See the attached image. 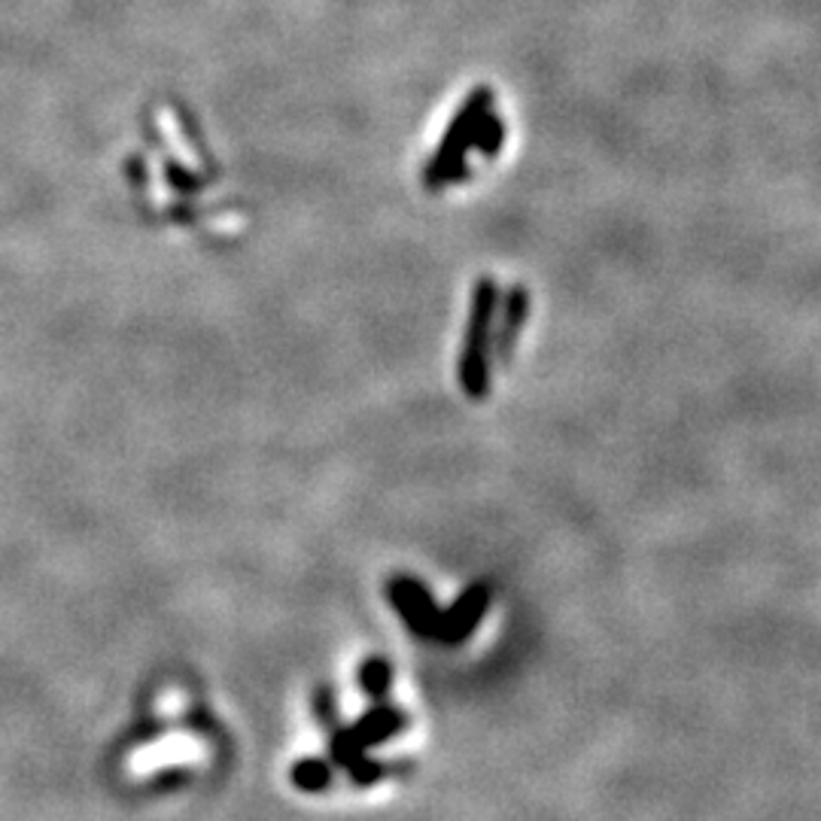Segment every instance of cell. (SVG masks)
Returning <instances> with one entry per match:
<instances>
[{
	"label": "cell",
	"mask_w": 821,
	"mask_h": 821,
	"mask_svg": "<svg viewBox=\"0 0 821 821\" xmlns=\"http://www.w3.org/2000/svg\"><path fill=\"white\" fill-rule=\"evenodd\" d=\"M503 144H505V119L491 110L487 116H484L478 135H475V147H478V152L484 156V159H493V156H499Z\"/></svg>",
	"instance_id": "obj_8"
},
{
	"label": "cell",
	"mask_w": 821,
	"mask_h": 821,
	"mask_svg": "<svg viewBox=\"0 0 821 821\" xmlns=\"http://www.w3.org/2000/svg\"><path fill=\"white\" fill-rule=\"evenodd\" d=\"M359 682L366 687L368 697H383L387 687H390V663L383 657H368L359 670Z\"/></svg>",
	"instance_id": "obj_9"
},
{
	"label": "cell",
	"mask_w": 821,
	"mask_h": 821,
	"mask_svg": "<svg viewBox=\"0 0 821 821\" xmlns=\"http://www.w3.org/2000/svg\"><path fill=\"white\" fill-rule=\"evenodd\" d=\"M347 770H350V779H354L356 785H368L371 779H378L380 776V767L375 764V760H368V758H354L350 764H347Z\"/></svg>",
	"instance_id": "obj_10"
},
{
	"label": "cell",
	"mask_w": 821,
	"mask_h": 821,
	"mask_svg": "<svg viewBox=\"0 0 821 821\" xmlns=\"http://www.w3.org/2000/svg\"><path fill=\"white\" fill-rule=\"evenodd\" d=\"M290 779L298 791L305 794H319L331 785V764L323 758H302L295 760L293 770H290Z\"/></svg>",
	"instance_id": "obj_7"
},
{
	"label": "cell",
	"mask_w": 821,
	"mask_h": 821,
	"mask_svg": "<svg viewBox=\"0 0 821 821\" xmlns=\"http://www.w3.org/2000/svg\"><path fill=\"white\" fill-rule=\"evenodd\" d=\"M399 727H402V715L396 709H387V706H383V709L368 712L366 718H359L354 727L338 730V734L331 736V760L347 767V764L354 758H359L368 746L383 743V739L396 734Z\"/></svg>",
	"instance_id": "obj_3"
},
{
	"label": "cell",
	"mask_w": 821,
	"mask_h": 821,
	"mask_svg": "<svg viewBox=\"0 0 821 821\" xmlns=\"http://www.w3.org/2000/svg\"><path fill=\"white\" fill-rule=\"evenodd\" d=\"M503 290L484 274L472 286V302H469V323L463 335V354L456 362V378L469 399L481 402L491 390V362H493V323L499 310Z\"/></svg>",
	"instance_id": "obj_1"
},
{
	"label": "cell",
	"mask_w": 821,
	"mask_h": 821,
	"mask_svg": "<svg viewBox=\"0 0 821 821\" xmlns=\"http://www.w3.org/2000/svg\"><path fill=\"white\" fill-rule=\"evenodd\" d=\"M390 602L396 606V612L402 614L404 624L411 627L418 636H432L435 633V621H439V609L427 593V588L420 585L418 578L411 576H396L387 585Z\"/></svg>",
	"instance_id": "obj_5"
},
{
	"label": "cell",
	"mask_w": 821,
	"mask_h": 821,
	"mask_svg": "<svg viewBox=\"0 0 821 821\" xmlns=\"http://www.w3.org/2000/svg\"><path fill=\"white\" fill-rule=\"evenodd\" d=\"M314 706H317V718L323 727H335V703H331V694L323 687L317 691V699H314Z\"/></svg>",
	"instance_id": "obj_11"
},
{
	"label": "cell",
	"mask_w": 821,
	"mask_h": 821,
	"mask_svg": "<svg viewBox=\"0 0 821 821\" xmlns=\"http://www.w3.org/2000/svg\"><path fill=\"white\" fill-rule=\"evenodd\" d=\"M493 110V92L491 88H475L463 107L456 113L448 131H444L442 144L432 152L430 165L423 168V189L439 192L444 186L463 183L469 177V149L475 147V135H478L484 116Z\"/></svg>",
	"instance_id": "obj_2"
},
{
	"label": "cell",
	"mask_w": 821,
	"mask_h": 821,
	"mask_svg": "<svg viewBox=\"0 0 821 821\" xmlns=\"http://www.w3.org/2000/svg\"><path fill=\"white\" fill-rule=\"evenodd\" d=\"M487 602H491V590H487V585H472V588H466V593H463L448 612H439V621H435V633H432V636L444 639V642L463 639L472 627L478 624L481 614L487 609Z\"/></svg>",
	"instance_id": "obj_6"
},
{
	"label": "cell",
	"mask_w": 821,
	"mask_h": 821,
	"mask_svg": "<svg viewBox=\"0 0 821 821\" xmlns=\"http://www.w3.org/2000/svg\"><path fill=\"white\" fill-rule=\"evenodd\" d=\"M529 307H533V298H529V290L524 283H515L499 298V310H496V323H493V359L499 366L512 362L517 338H520V331H524L529 319Z\"/></svg>",
	"instance_id": "obj_4"
}]
</instances>
